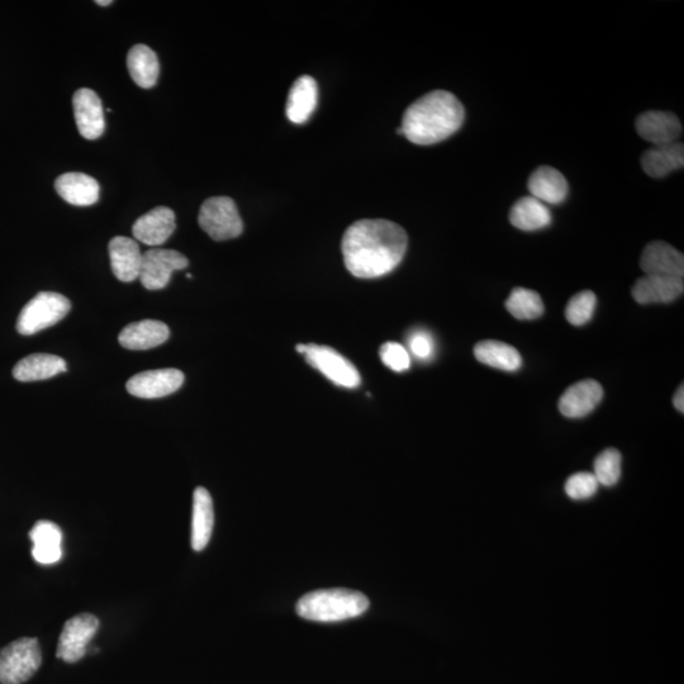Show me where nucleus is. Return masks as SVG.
I'll list each match as a JSON object with an SVG mask.
<instances>
[{
    "label": "nucleus",
    "instance_id": "obj_1",
    "mask_svg": "<svg viewBox=\"0 0 684 684\" xmlns=\"http://www.w3.org/2000/svg\"><path fill=\"white\" fill-rule=\"evenodd\" d=\"M408 245L406 231L387 220H361L342 237L341 250L346 268L356 278L374 279L392 273Z\"/></svg>",
    "mask_w": 684,
    "mask_h": 684
},
{
    "label": "nucleus",
    "instance_id": "obj_2",
    "mask_svg": "<svg viewBox=\"0 0 684 684\" xmlns=\"http://www.w3.org/2000/svg\"><path fill=\"white\" fill-rule=\"evenodd\" d=\"M465 111L453 93L435 90L412 103L403 114L402 132L413 144L429 146L449 139L463 126Z\"/></svg>",
    "mask_w": 684,
    "mask_h": 684
},
{
    "label": "nucleus",
    "instance_id": "obj_3",
    "mask_svg": "<svg viewBox=\"0 0 684 684\" xmlns=\"http://www.w3.org/2000/svg\"><path fill=\"white\" fill-rule=\"evenodd\" d=\"M369 608L368 597L345 588L320 589L307 593L297 603L302 619L316 622H340L363 615Z\"/></svg>",
    "mask_w": 684,
    "mask_h": 684
},
{
    "label": "nucleus",
    "instance_id": "obj_4",
    "mask_svg": "<svg viewBox=\"0 0 684 684\" xmlns=\"http://www.w3.org/2000/svg\"><path fill=\"white\" fill-rule=\"evenodd\" d=\"M71 310V303L63 294L41 292L23 307L17 321V331L31 336L63 320Z\"/></svg>",
    "mask_w": 684,
    "mask_h": 684
},
{
    "label": "nucleus",
    "instance_id": "obj_5",
    "mask_svg": "<svg viewBox=\"0 0 684 684\" xmlns=\"http://www.w3.org/2000/svg\"><path fill=\"white\" fill-rule=\"evenodd\" d=\"M42 663L35 638H21L0 650V683L22 684L32 678Z\"/></svg>",
    "mask_w": 684,
    "mask_h": 684
},
{
    "label": "nucleus",
    "instance_id": "obj_6",
    "mask_svg": "<svg viewBox=\"0 0 684 684\" xmlns=\"http://www.w3.org/2000/svg\"><path fill=\"white\" fill-rule=\"evenodd\" d=\"M198 222L215 241L236 239L244 231L239 209L230 197L208 198L199 211Z\"/></svg>",
    "mask_w": 684,
    "mask_h": 684
},
{
    "label": "nucleus",
    "instance_id": "obj_7",
    "mask_svg": "<svg viewBox=\"0 0 684 684\" xmlns=\"http://www.w3.org/2000/svg\"><path fill=\"white\" fill-rule=\"evenodd\" d=\"M299 354L306 356L311 367L321 372L325 377L344 388L360 386L361 378L358 369L335 349L322 345H298Z\"/></svg>",
    "mask_w": 684,
    "mask_h": 684
},
{
    "label": "nucleus",
    "instance_id": "obj_8",
    "mask_svg": "<svg viewBox=\"0 0 684 684\" xmlns=\"http://www.w3.org/2000/svg\"><path fill=\"white\" fill-rule=\"evenodd\" d=\"M99 620L94 615L80 614L71 617L64 625L57 644V658L66 663H76L87 654L88 645L98 633Z\"/></svg>",
    "mask_w": 684,
    "mask_h": 684
},
{
    "label": "nucleus",
    "instance_id": "obj_9",
    "mask_svg": "<svg viewBox=\"0 0 684 684\" xmlns=\"http://www.w3.org/2000/svg\"><path fill=\"white\" fill-rule=\"evenodd\" d=\"M189 261L175 250L151 249L142 254L140 280L149 291H160L170 283L171 274L187 268Z\"/></svg>",
    "mask_w": 684,
    "mask_h": 684
},
{
    "label": "nucleus",
    "instance_id": "obj_10",
    "mask_svg": "<svg viewBox=\"0 0 684 684\" xmlns=\"http://www.w3.org/2000/svg\"><path fill=\"white\" fill-rule=\"evenodd\" d=\"M184 383V374L178 369L147 370L133 375L126 384L127 392L132 396L154 399L170 396L180 389Z\"/></svg>",
    "mask_w": 684,
    "mask_h": 684
},
{
    "label": "nucleus",
    "instance_id": "obj_11",
    "mask_svg": "<svg viewBox=\"0 0 684 684\" xmlns=\"http://www.w3.org/2000/svg\"><path fill=\"white\" fill-rule=\"evenodd\" d=\"M635 127L641 139L654 146L674 144L683 132L682 123L676 114L662 111L640 114L636 118Z\"/></svg>",
    "mask_w": 684,
    "mask_h": 684
},
{
    "label": "nucleus",
    "instance_id": "obj_12",
    "mask_svg": "<svg viewBox=\"0 0 684 684\" xmlns=\"http://www.w3.org/2000/svg\"><path fill=\"white\" fill-rule=\"evenodd\" d=\"M73 107L76 126L87 140H97L106 130L101 98L92 89H79L74 94Z\"/></svg>",
    "mask_w": 684,
    "mask_h": 684
},
{
    "label": "nucleus",
    "instance_id": "obj_13",
    "mask_svg": "<svg viewBox=\"0 0 684 684\" xmlns=\"http://www.w3.org/2000/svg\"><path fill=\"white\" fill-rule=\"evenodd\" d=\"M640 266L645 275L683 279V254L667 242H650L641 254Z\"/></svg>",
    "mask_w": 684,
    "mask_h": 684
},
{
    "label": "nucleus",
    "instance_id": "obj_14",
    "mask_svg": "<svg viewBox=\"0 0 684 684\" xmlns=\"http://www.w3.org/2000/svg\"><path fill=\"white\" fill-rule=\"evenodd\" d=\"M175 228L177 223L174 211L168 207H156L137 218L132 232L137 241L155 247L165 244L174 234Z\"/></svg>",
    "mask_w": 684,
    "mask_h": 684
},
{
    "label": "nucleus",
    "instance_id": "obj_15",
    "mask_svg": "<svg viewBox=\"0 0 684 684\" xmlns=\"http://www.w3.org/2000/svg\"><path fill=\"white\" fill-rule=\"evenodd\" d=\"M603 388L593 379L573 384L559 399V410L568 418H581L589 415L600 405Z\"/></svg>",
    "mask_w": 684,
    "mask_h": 684
},
{
    "label": "nucleus",
    "instance_id": "obj_16",
    "mask_svg": "<svg viewBox=\"0 0 684 684\" xmlns=\"http://www.w3.org/2000/svg\"><path fill=\"white\" fill-rule=\"evenodd\" d=\"M109 258L114 277L123 283L140 278L142 253L139 244L130 237L117 236L109 242Z\"/></svg>",
    "mask_w": 684,
    "mask_h": 684
},
{
    "label": "nucleus",
    "instance_id": "obj_17",
    "mask_svg": "<svg viewBox=\"0 0 684 684\" xmlns=\"http://www.w3.org/2000/svg\"><path fill=\"white\" fill-rule=\"evenodd\" d=\"M683 291V279L644 275L636 280L633 297L639 304L671 303L681 297Z\"/></svg>",
    "mask_w": 684,
    "mask_h": 684
},
{
    "label": "nucleus",
    "instance_id": "obj_18",
    "mask_svg": "<svg viewBox=\"0 0 684 684\" xmlns=\"http://www.w3.org/2000/svg\"><path fill=\"white\" fill-rule=\"evenodd\" d=\"M169 327L156 320L133 322L121 331L120 344L128 350H150L168 341Z\"/></svg>",
    "mask_w": 684,
    "mask_h": 684
},
{
    "label": "nucleus",
    "instance_id": "obj_19",
    "mask_svg": "<svg viewBox=\"0 0 684 684\" xmlns=\"http://www.w3.org/2000/svg\"><path fill=\"white\" fill-rule=\"evenodd\" d=\"M318 103V85L310 75L299 76L289 90L287 102L288 120L303 125L310 120Z\"/></svg>",
    "mask_w": 684,
    "mask_h": 684
},
{
    "label": "nucleus",
    "instance_id": "obj_20",
    "mask_svg": "<svg viewBox=\"0 0 684 684\" xmlns=\"http://www.w3.org/2000/svg\"><path fill=\"white\" fill-rule=\"evenodd\" d=\"M531 197L548 204H560L568 196V182L559 170L551 166H540L529 179Z\"/></svg>",
    "mask_w": 684,
    "mask_h": 684
},
{
    "label": "nucleus",
    "instance_id": "obj_21",
    "mask_svg": "<svg viewBox=\"0 0 684 684\" xmlns=\"http://www.w3.org/2000/svg\"><path fill=\"white\" fill-rule=\"evenodd\" d=\"M56 192L65 202L78 207H89L98 202L97 180L83 173H66L55 182Z\"/></svg>",
    "mask_w": 684,
    "mask_h": 684
},
{
    "label": "nucleus",
    "instance_id": "obj_22",
    "mask_svg": "<svg viewBox=\"0 0 684 684\" xmlns=\"http://www.w3.org/2000/svg\"><path fill=\"white\" fill-rule=\"evenodd\" d=\"M30 539L33 543V559L37 563L55 564L63 557V549H61L63 532L54 522L45 520L36 522L30 531Z\"/></svg>",
    "mask_w": 684,
    "mask_h": 684
},
{
    "label": "nucleus",
    "instance_id": "obj_23",
    "mask_svg": "<svg viewBox=\"0 0 684 684\" xmlns=\"http://www.w3.org/2000/svg\"><path fill=\"white\" fill-rule=\"evenodd\" d=\"M215 511L211 494L206 488L198 487L193 494L192 548L196 551L206 549L211 540Z\"/></svg>",
    "mask_w": 684,
    "mask_h": 684
},
{
    "label": "nucleus",
    "instance_id": "obj_24",
    "mask_svg": "<svg viewBox=\"0 0 684 684\" xmlns=\"http://www.w3.org/2000/svg\"><path fill=\"white\" fill-rule=\"evenodd\" d=\"M684 165V147L682 142L654 146L641 156V166L652 178H664Z\"/></svg>",
    "mask_w": 684,
    "mask_h": 684
},
{
    "label": "nucleus",
    "instance_id": "obj_25",
    "mask_svg": "<svg viewBox=\"0 0 684 684\" xmlns=\"http://www.w3.org/2000/svg\"><path fill=\"white\" fill-rule=\"evenodd\" d=\"M68 369L66 361L60 356L51 354H32L18 361L13 369V377L18 382H38L65 373Z\"/></svg>",
    "mask_w": 684,
    "mask_h": 684
},
{
    "label": "nucleus",
    "instance_id": "obj_26",
    "mask_svg": "<svg viewBox=\"0 0 684 684\" xmlns=\"http://www.w3.org/2000/svg\"><path fill=\"white\" fill-rule=\"evenodd\" d=\"M127 68L133 82L140 88L150 89L158 83L160 64L158 55L146 45H135L127 56Z\"/></svg>",
    "mask_w": 684,
    "mask_h": 684
},
{
    "label": "nucleus",
    "instance_id": "obj_27",
    "mask_svg": "<svg viewBox=\"0 0 684 684\" xmlns=\"http://www.w3.org/2000/svg\"><path fill=\"white\" fill-rule=\"evenodd\" d=\"M474 355L482 364L503 372H517L522 367L519 350L505 342L486 340L474 348Z\"/></svg>",
    "mask_w": 684,
    "mask_h": 684
},
{
    "label": "nucleus",
    "instance_id": "obj_28",
    "mask_svg": "<svg viewBox=\"0 0 684 684\" xmlns=\"http://www.w3.org/2000/svg\"><path fill=\"white\" fill-rule=\"evenodd\" d=\"M510 221L519 230L538 231L550 225L551 212L539 199L531 196L522 197L513 204Z\"/></svg>",
    "mask_w": 684,
    "mask_h": 684
},
{
    "label": "nucleus",
    "instance_id": "obj_29",
    "mask_svg": "<svg viewBox=\"0 0 684 684\" xmlns=\"http://www.w3.org/2000/svg\"><path fill=\"white\" fill-rule=\"evenodd\" d=\"M507 311L517 320L531 321L543 316L545 311L543 299L535 291L526 288H515L506 301Z\"/></svg>",
    "mask_w": 684,
    "mask_h": 684
},
{
    "label": "nucleus",
    "instance_id": "obj_30",
    "mask_svg": "<svg viewBox=\"0 0 684 684\" xmlns=\"http://www.w3.org/2000/svg\"><path fill=\"white\" fill-rule=\"evenodd\" d=\"M593 474L601 486H615L621 477L620 451L616 449L603 450L595 460V473Z\"/></svg>",
    "mask_w": 684,
    "mask_h": 684
},
{
    "label": "nucleus",
    "instance_id": "obj_31",
    "mask_svg": "<svg viewBox=\"0 0 684 684\" xmlns=\"http://www.w3.org/2000/svg\"><path fill=\"white\" fill-rule=\"evenodd\" d=\"M597 306L596 294L591 291H583L570 298L565 308V317L573 326H583L592 320Z\"/></svg>",
    "mask_w": 684,
    "mask_h": 684
},
{
    "label": "nucleus",
    "instance_id": "obj_32",
    "mask_svg": "<svg viewBox=\"0 0 684 684\" xmlns=\"http://www.w3.org/2000/svg\"><path fill=\"white\" fill-rule=\"evenodd\" d=\"M598 484L595 474L581 472L573 474L565 483V493L574 501L588 500L595 496L598 491Z\"/></svg>",
    "mask_w": 684,
    "mask_h": 684
},
{
    "label": "nucleus",
    "instance_id": "obj_33",
    "mask_svg": "<svg viewBox=\"0 0 684 684\" xmlns=\"http://www.w3.org/2000/svg\"><path fill=\"white\" fill-rule=\"evenodd\" d=\"M380 359L393 372L401 373L411 367V356L405 346L398 342H387L380 348Z\"/></svg>",
    "mask_w": 684,
    "mask_h": 684
},
{
    "label": "nucleus",
    "instance_id": "obj_34",
    "mask_svg": "<svg viewBox=\"0 0 684 684\" xmlns=\"http://www.w3.org/2000/svg\"><path fill=\"white\" fill-rule=\"evenodd\" d=\"M410 351L418 360H431L435 354V341L430 332L425 330L413 331L408 337Z\"/></svg>",
    "mask_w": 684,
    "mask_h": 684
},
{
    "label": "nucleus",
    "instance_id": "obj_35",
    "mask_svg": "<svg viewBox=\"0 0 684 684\" xmlns=\"http://www.w3.org/2000/svg\"><path fill=\"white\" fill-rule=\"evenodd\" d=\"M673 403H674V407L677 408V411L683 413V411H684V388H683V384L681 387L678 388V391L676 392V394H674Z\"/></svg>",
    "mask_w": 684,
    "mask_h": 684
},
{
    "label": "nucleus",
    "instance_id": "obj_36",
    "mask_svg": "<svg viewBox=\"0 0 684 684\" xmlns=\"http://www.w3.org/2000/svg\"><path fill=\"white\" fill-rule=\"evenodd\" d=\"M95 3H97V6L107 7V6H111L112 0H97V2H95Z\"/></svg>",
    "mask_w": 684,
    "mask_h": 684
}]
</instances>
